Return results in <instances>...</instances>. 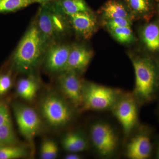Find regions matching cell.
Wrapping results in <instances>:
<instances>
[{
  "mask_svg": "<svg viewBox=\"0 0 159 159\" xmlns=\"http://www.w3.org/2000/svg\"><path fill=\"white\" fill-rule=\"evenodd\" d=\"M48 47L34 19L15 51L12 57V67L18 73H31L43 61Z\"/></svg>",
  "mask_w": 159,
  "mask_h": 159,
  "instance_id": "obj_1",
  "label": "cell"
},
{
  "mask_svg": "<svg viewBox=\"0 0 159 159\" xmlns=\"http://www.w3.org/2000/svg\"><path fill=\"white\" fill-rule=\"evenodd\" d=\"M135 74V84L132 92L141 107L158 99L159 66L152 60L131 56Z\"/></svg>",
  "mask_w": 159,
  "mask_h": 159,
  "instance_id": "obj_2",
  "label": "cell"
},
{
  "mask_svg": "<svg viewBox=\"0 0 159 159\" xmlns=\"http://www.w3.org/2000/svg\"><path fill=\"white\" fill-rule=\"evenodd\" d=\"M35 20L40 33L48 46L61 41L71 28L68 16L59 11L53 2L41 5Z\"/></svg>",
  "mask_w": 159,
  "mask_h": 159,
  "instance_id": "obj_3",
  "label": "cell"
},
{
  "mask_svg": "<svg viewBox=\"0 0 159 159\" xmlns=\"http://www.w3.org/2000/svg\"><path fill=\"white\" fill-rule=\"evenodd\" d=\"M90 144L99 157L112 159L118 155L121 140L116 128L109 122L99 119L91 123L89 128Z\"/></svg>",
  "mask_w": 159,
  "mask_h": 159,
  "instance_id": "obj_4",
  "label": "cell"
},
{
  "mask_svg": "<svg viewBox=\"0 0 159 159\" xmlns=\"http://www.w3.org/2000/svg\"><path fill=\"white\" fill-rule=\"evenodd\" d=\"M39 109L47 124L55 128L70 125L75 119L77 111L62 95L55 93H49L43 97Z\"/></svg>",
  "mask_w": 159,
  "mask_h": 159,
  "instance_id": "obj_5",
  "label": "cell"
},
{
  "mask_svg": "<svg viewBox=\"0 0 159 159\" xmlns=\"http://www.w3.org/2000/svg\"><path fill=\"white\" fill-rule=\"evenodd\" d=\"M124 91L92 82L84 81L80 111H111Z\"/></svg>",
  "mask_w": 159,
  "mask_h": 159,
  "instance_id": "obj_6",
  "label": "cell"
},
{
  "mask_svg": "<svg viewBox=\"0 0 159 159\" xmlns=\"http://www.w3.org/2000/svg\"><path fill=\"white\" fill-rule=\"evenodd\" d=\"M154 129L140 123L124 141V154L129 159H148L153 157Z\"/></svg>",
  "mask_w": 159,
  "mask_h": 159,
  "instance_id": "obj_7",
  "label": "cell"
},
{
  "mask_svg": "<svg viewBox=\"0 0 159 159\" xmlns=\"http://www.w3.org/2000/svg\"><path fill=\"white\" fill-rule=\"evenodd\" d=\"M141 107L132 92L124 91L111 111L122 127L123 142L140 124L139 113Z\"/></svg>",
  "mask_w": 159,
  "mask_h": 159,
  "instance_id": "obj_8",
  "label": "cell"
},
{
  "mask_svg": "<svg viewBox=\"0 0 159 159\" xmlns=\"http://www.w3.org/2000/svg\"><path fill=\"white\" fill-rule=\"evenodd\" d=\"M12 108L20 133L33 146L41 126L38 114L32 107L20 102L13 103Z\"/></svg>",
  "mask_w": 159,
  "mask_h": 159,
  "instance_id": "obj_9",
  "label": "cell"
},
{
  "mask_svg": "<svg viewBox=\"0 0 159 159\" xmlns=\"http://www.w3.org/2000/svg\"><path fill=\"white\" fill-rule=\"evenodd\" d=\"M58 75L57 84L62 96L76 110L80 111L84 82L81 75L71 71H65Z\"/></svg>",
  "mask_w": 159,
  "mask_h": 159,
  "instance_id": "obj_10",
  "label": "cell"
},
{
  "mask_svg": "<svg viewBox=\"0 0 159 159\" xmlns=\"http://www.w3.org/2000/svg\"><path fill=\"white\" fill-rule=\"evenodd\" d=\"M70 48V45L61 41L49 45L43 61L45 70L50 74H57L65 70Z\"/></svg>",
  "mask_w": 159,
  "mask_h": 159,
  "instance_id": "obj_11",
  "label": "cell"
},
{
  "mask_svg": "<svg viewBox=\"0 0 159 159\" xmlns=\"http://www.w3.org/2000/svg\"><path fill=\"white\" fill-rule=\"evenodd\" d=\"M93 55L91 50L84 45L75 44L71 45L65 71H74L81 75L88 67Z\"/></svg>",
  "mask_w": 159,
  "mask_h": 159,
  "instance_id": "obj_12",
  "label": "cell"
},
{
  "mask_svg": "<svg viewBox=\"0 0 159 159\" xmlns=\"http://www.w3.org/2000/svg\"><path fill=\"white\" fill-rule=\"evenodd\" d=\"M68 17L71 28L84 39L90 38L96 30L97 20L91 11L79 12Z\"/></svg>",
  "mask_w": 159,
  "mask_h": 159,
  "instance_id": "obj_13",
  "label": "cell"
},
{
  "mask_svg": "<svg viewBox=\"0 0 159 159\" xmlns=\"http://www.w3.org/2000/svg\"><path fill=\"white\" fill-rule=\"evenodd\" d=\"M63 148L67 152L80 153L89 149L90 145L89 136L81 129L69 132L61 139Z\"/></svg>",
  "mask_w": 159,
  "mask_h": 159,
  "instance_id": "obj_14",
  "label": "cell"
},
{
  "mask_svg": "<svg viewBox=\"0 0 159 159\" xmlns=\"http://www.w3.org/2000/svg\"><path fill=\"white\" fill-rule=\"evenodd\" d=\"M53 2L58 10L67 16L91 11L84 0H55Z\"/></svg>",
  "mask_w": 159,
  "mask_h": 159,
  "instance_id": "obj_15",
  "label": "cell"
},
{
  "mask_svg": "<svg viewBox=\"0 0 159 159\" xmlns=\"http://www.w3.org/2000/svg\"><path fill=\"white\" fill-rule=\"evenodd\" d=\"M38 87L37 80L31 74L29 77L19 80L16 86V91L20 98L30 101L36 96Z\"/></svg>",
  "mask_w": 159,
  "mask_h": 159,
  "instance_id": "obj_16",
  "label": "cell"
},
{
  "mask_svg": "<svg viewBox=\"0 0 159 159\" xmlns=\"http://www.w3.org/2000/svg\"><path fill=\"white\" fill-rule=\"evenodd\" d=\"M142 39L147 48L152 51L159 49V26L155 23L147 25L143 29Z\"/></svg>",
  "mask_w": 159,
  "mask_h": 159,
  "instance_id": "obj_17",
  "label": "cell"
},
{
  "mask_svg": "<svg viewBox=\"0 0 159 159\" xmlns=\"http://www.w3.org/2000/svg\"><path fill=\"white\" fill-rule=\"evenodd\" d=\"M102 12L106 19L117 17L131 19L130 14L124 6L116 1H110L104 5Z\"/></svg>",
  "mask_w": 159,
  "mask_h": 159,
  "instance_id": "obj_18",
  "label": "cell"
},
{
  "mask_svg": "<svg viewBox=\"0 0 159 159\" xmlns=\"http://www.w3.org/2000/svg\"><path fill=\"white\" fill-rule=\"evenodd\" d=\"M28 155V151L25 148L17 144L0 146V159L21 158Z\"/></svg>",
  "mask_w": 159,
  "mask_h": 159,
  "instance_id": "obj_19",
  "label": "cell"
},
{
  "mask_svg": "<svg viewBox=\"0 0 159 159\" xmlns=\"http://www.w3.org/2000/svg\"><path fill=\"white\" fill-rule=\"evenodd\" d=\"M17 142L11 121L0 126V146L16 145Z\"/></svg>",
  "mask_w": 159,
  "mask_h": 159,
  "instance_id": "obj_20",
  "label": "cell"
},
{
  "mask_svg": "<svg viewBox=\"0 0 159 159\" xmlns=\"http://www.w3.org/2000/svg\"><path fill=\"white\" fill-rule=\"evenodd\" d=\"M32 4L31 0H0V14L18 11Z\"/></svg>",
  "mask_w": 159,
  "mask_h": 159,
  "instance_id": "obj_21",
  "label": "cell"
},
{
  "mask_svg": "<svg viewBox=\"0 0 159 159\" xmlns=\"http://www.w3.org/2000/svg\"><path fill=\"white\" fill-rule=\"evenodd\" d=\"M108 29L114 37L120 43L129 44L134 41V36L131 27H116Z\"/></svg>",
  "mask_w": 159,
  "mask_h": 159,
  "instance_id": "obj_22",
  "label": "cell"
},
{
  "mask_svg": "<svg viewBox=\"0 0 159 159\" xmlns=\"http://www.w3.org/2000/svg\"><path fill=\"white\" fill-rule=\"evenodd\" d=\"M58 153V146L54 140L47 139L42 143L40 149V157L41 158L56 159Z\"/></svg>",
  "mask_w": 159,
  "mask_h": 159,
  "instance_id": "obj_23",
  "label": "cell"
},
{
  "mask_svg": "<svg viewBox=\"0 0 159 159\" xmlns=\"http://www.w3.org/2000/svg\"><path fill=\"white\" fill-rule=\"evenodd\" d=\"M131 11L135 15H141L149 11L148 0H127Z\"/></svg>",
  "mask_w": 159,
  "mask_h": 159,
  "instance_id": "obj_24",
  "label": "cell"
},
{
  "mask_svg": "<svg viewBox=\"0 0 159 159\" xmlns=\"http://www.w3.org/2000/svg\"><path fill=\"white\" fill-rule=\"evenodd\" d=\"M105 26L107 29L116 27H131L132 21L131 19L124 17H117L106 19Z\"/></svg>",
  "mask_w": 159,
  "mask_h": 159,
  "instance_id": "obj_25",
  "label": "cell"
},
{
  "mask_svg": "<svg viewBox=\"0 0 159 159\" xmlns=\"http://www.w3.org/2000/svg\"><path fill=\"white\" fill-rule=\"evenodd\" d=\"M12 84L10 73L0 74V96L6 93L11 88Z\"/></svg>",
  "mask_w": 159,
  "mask_h": 159,
  "instance_id": "obj_26",
  "label": "cell"
},
{
  "mask_svg": "<svg viewBox=\"0 0 159 159\" xmlns=\"http://www.w3.org/2000/svg\"><path fill=\"white\" fill-rule=\"evenodd\" d=\"M11 121L9 108L5 103L1 102L0 103V126Z\"/></svg>",
  "mask_w": 159,
  "mask_h": 159,
  "instance_id": "obj_27",
  "label": "cell"
},
{
  "mask_svg": "<svg viewBox=\"0 0 159 159\" xmlns=\"http://www.w3.org/2000/svg\"><path fill=\"white\" fill-rule=\"evenodd\" d=\"M154 153L155 159H159V134L155 135L153 139Z\"/></svg>",
  "mask_w": 159,
  "mask_h": 159,
  "instance_id": "obj_28",
  "label": "cell"
},
{
  "mask_svg": "<svg viewBox=\"0 0 159 159\" xmlns=\"http://www.w3.org/2000/svg\"><path fill=\"white\" fill-rule=\"evenodd\" d=\"M82 158V156L79 154V153H74L69 152L65 157L66 159H80Z\"/></svg>",
  "mask_w": 159,
  "mask_h": 159,
  "instance_id": "obj_29",
  "label": "cell"
},
{
  "mask_svg": "<svg viewBox=\"0 0 159 159\" xmlns=\"http://www.w3.org/2000/svg\"><path fill=\"white\" fill-rule=\"evenodd\" d=\"M31 1L33 4L34 3H37L40 4L41 5H43V4L52 2L55 0H31Z\"/></svg>",
  "mask_w": 159,
  "mask_h": 159,
  "instance_id": "obj_30",
  "label": "cell"
},
{
  "mask_svg": "<svg viewBox=\"0 0 159 159\" xmlns=\"http://www.w3.org/2000/svg\"><path fill=\"white\" fill-rule=\"evenodd\" d=\"M158 103L157 107V115L158 119L159 121V97L158 98Z\"/></svg>",
  "mask_w": 159,
  "mask_h": 159,
  "instance_id": "obj_31",
  "label": "cell"
}]
</instances>
